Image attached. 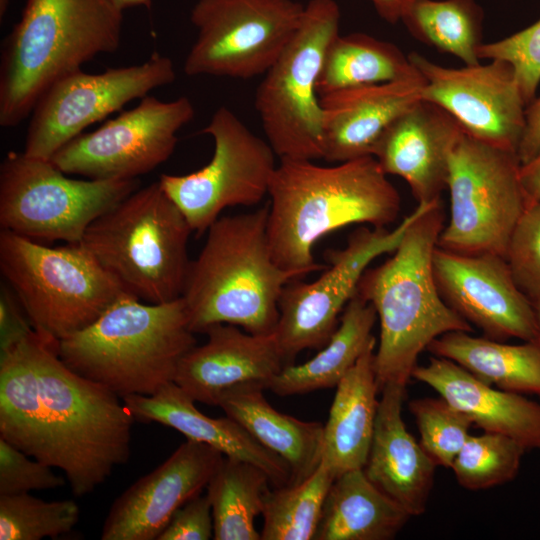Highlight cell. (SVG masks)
<instances>
[{
    "label": "cell",
    "mask_w": 540,
    "mask_h": 540,
    "mask_svg": "<svg viewBox=\"0 0 540 540\" xmlns=\"http://www.w3.org/2000/svg\"><path fill=\"white\" fill-rule=\"evenodd\" d=\"M119 398L71 370L58 340L34 328L1 350L0 437L60 469L75 496L130 457L135 419Z\"/></svg>",
    "instance_id": "obj_1"
},
{
    "label": "cell",
    "mask_w": 540,
    "mask_h": 540,
    "mask_svg": "<svg viewBox=\"0 0 540 540\" xmlns=\"http://www.w3.org/2000/svg\"><path fill=\"white\" fill-rule=\"evenodd\" d=\"M267 236L276 264L304 277L323 268L314 245L352 224L387 227L401 209L400 195L373 156L332 166L280 159L272 176Z\"/></svg>",
    "instance_id": "obj_2"
},
{
    "label": "cell",
    "mask_w": 540,
    "mask_h": 540,
    "mask_svg": "<svg viewBox=\"0 0 540 540\" xmlns=\"http://www.w3.org/2000/svg\"><path fill=\"white\" fill-rule=\"evenodd\" d=\"M444 220L441 200L418 204L396 250L359 282L357 295L372 304L380 323L374 353L379 392L388 384L407 386L419 355L439 336L473 331L446 304L435 281L433 253Z\"/></svg>",
    "instance_id": "obj_3"
},
{
    "label": "cell",
    "mask_w": 540,
    "mask_h": 540,
    "mask_svg": "<svg viewBox=\"0 0 540 540\" xmlns=\"http://www.w3.org/2000/svg\"><path fill=\"white\" fill-rule=\"evenodd\" d=\"M269 206L220 216L189 265L182 298L191 330L232 324L252 334H272L284 287L300 278L274 261L267 236Z\"/></svg>",
    "instance_id": "obj_4"
},
{
    "label": "cell",
    "mask_w": 540,
    "mask_h": 540,
    "mask_svg": "<svg viewBox=\"0 0 540 540\" xmlns=\"http://www.w3.org/2000/svg\"><path fill=\"white\" fill-rule=\"evenodd\" d=\"M122 24L111 0H26L1 51L0 126H17L57 80L116 52Z\"/></svg>",
    "instance_id": "obj_5"
},
{
    "label": "cell",
    "mask_w": 540,
    "mask_h": 540,
    "mask_svg": "<svg viewBox=\"0 0 540 540\" xmlns=\"http://www.w3.org/2000/svg\"><path fill=\"white\" fill-rule=\"evenodd\" d=\"M195 345L182 297L156 304L124 292L92 324L58 340V354L75 373L124 398L174 381Z\"/></svg>",
    "instance_id": "obj_6"
},
{
    "label": "cell",
    "mask_w": 540,
    "mask_h": 540,
    "mask_svg": "<svg viewBox=\"0 0 540 540\" xmlns=\"http://www.w3.org/2000/svg\"><path fill=\"white\" fill-rule=\"evenodd\" d=\"M192 232L157 181L93 221L80 243L126 293L157 304L182 296Z\"/></svg>",
    "instance_id": "obj_7"
},
{
    "label": "cell",
    "mask_w": 540,
    "mask_h": 540,
    "mask_svg": "<svg viewBox=\"0 0 540 540\" xmlns=\"http://www.w3.org/2000/svg\"><path fill=\"white\" fill-rule=\"evenodd\" d=\"M0 271L32 327L56 340L92 324L125 292L81 243L50 247L4 229Z\"/></svg>",
    "instance_id": "obj_8"
},
{
    "label": "cell",
    "mask_w": 540,
    "mask_h": 540,
    "mask_svg": "<svg viewBox=\"0 0 540 540\" xmlns=\"http://www.w3.org/2000/svg\"><path fill=\"white\" fill-rule=\"evenodd\" d=\"M340 17L335 0H310L296 33L256 90L255 109L280 159L324 157V113L317 83L326 49L339 34Z\"/></svg>",
    "instance_id": "obj_9"
},
{
    "label": "cell",
    "mask_w": 540,
    "mask_h": 540,
    "mask_svg": "<svg viewBox=\"0 0 540 540\" xmlns=\"http://www.w3.org/2000/svg\"><path fill=\"white\" fill-rule=\"evenodd\" d=\"M520 167L515 151L484 143L462 130L449 156L450 216L438 246L505 257L528 207Z\"/></svg>",
    "instance_id": "obj_10"
},
{
    "label": "cell",
    "mask_w": 540,
    "mask_h": 540,
    "mask_svg": "<svg viewBox=\"0 0 540 540\" xmlns=\"http://www.w3.org/2000/svg\"><path fill=\"white\" fill-rule=\"evenodd\" d=\"M51 160L10 151L0 166V225L45 241L80 243L98 217L139 188L138 179L79 180Z\"/></svg>",
    "instance_id": "obj_11"
},
{
    "label": "cell",
    "mask_w": 540,
    "mask_h": 540,
    "mask_svg": "<svg viewBox=\"0 0 540 540\" xmlns=\"http://www.w3.org/2000/svg\"><path fill=\"white\" fill-rule=\"evenodd\" d=\"M305 5L295 0H197V37L184 62L188 76L249 79L265 74L296 33Z\"/></svg>",
    "instance_id": "obj_12"
},
{
    "label": "cell",
    "mask_w": 540,
    "mask_h": 540,
    "mask_svg": "<svg viewBox=\"0 0 540 540\" xmlns=\"http://www.w3.org/2000/svg\"><path fill=\"white\" fill-rule=\"evenodd\" d=\"M202 133L214 141L209 163L189 174H162L159 179L198 235L207 232L224 209L259 204L268 195L278 165L268 141L224 106L213 113Z\"/></svg>",
    "instance_id": "obj_13"
},
{
    "label": "cell",
    "mask_w": 540,
    "mask_h": 540,
    "mask_svg": "<svg viewBox=\"0 0 540 540\" xmlns=\"http://www.w3.org/2000/svg\"><path fill=\"white\" fill-rule=\"evenodd\" d=\"M416 214L417 207L391 230L358 229L343 249L326 253L329 266L316 280H292L284 287L274 334L286 365L300 352L321 349L327 343L369 264L396 250Z\"/></svg>",
    "instance_id": "obj_14"
},
{
    "label": "cell",
    "mask_w": 540,
    "mask_h": 540,
    "mask_svg": "<svg viewBox=\"0 0 540 540\" xmlns=\"http://www.w3.org/2000/svg\"><path fill=\"white\" fill-rule=\"evenodd\" d=\"M175 78L173 61L159 52L136 65L72 72L53 83L34 106L23 152L50 160L90 125Z\"/></svg>",
    "instance_id": "obj_15"
},
{
    "label": "cell",
    "mask_w": 540,
    "mask_h": 540,
    "mask_svg": "<svg viewBox=\"0 0 540 540\" xmlns=\"http://www.w3.org/2000/svg\"><path fill=\"white\" fill-rule=\"evenodd\" d=\"M194 113L187 97L162 101L147 95L134 108L75 137L50 160L67 175L95 180L137 179L173 154L178 131Z\"/></svg>",
    "instance_id": "obj_16"
},
{
    "label": "cell",
    "mask_w": 540,
    "mask_h": 540,
    "mask_svg": "<svg viewBox=\"0 0 540 540\" xmlns=\"http://www.w3.org/2000/svg\"><path fill=\"white\" fill-rule=\"evenodd\" d=\"M408 56L425 80L422 100L445 110L470 136L517 151L526 103L510 63L492 59L487 64L452 68L417 52Z\"/></svg>",
    "instance_id": "obj_17"
},
{
    "label": "cell",
    "mask_w": 540,
    "mask_h": 540,
    "mask_svg": "<svg viewBox=\"0 0 540 540\" xmlns=\"http://www.w3.org/2000/svg\"><path fill=\"white\" fill-rule=\"evenodd\" d=\"M433 272L446 304L483 336L498 341L540 340L533 302L518 287L505 257L437 246Z\"/></svg>",
    "instance_id": "obj_18"
},
{
    "label": "cell",
    "mask_w": 540,
    "mask_h": 540,
    "mask_svg": "<svg viewBox=\"0 0 540 540\" xmlns=\"http://www.w3.org/2000/svg\"><path fill=\"white\" fill-rule=\"evenodd\" d=\"M224 457L207 444L187 439L114 500L100 538L157 540L174 512L207 487Z\"/></svg>",
    "instance_id": "obj_19"
},
{
    "label": "cell",
    "mask_w": 540,
    "mask_h": 540,
    "mask_svg": "<svg viewBox=\"0 0 540 540\" xmlns=\"http://www.w3.org/2000/svg\"><path fill=\"white\" fill-rule=\"evenodd\" d=\"M205 344L180 360L174 382L195 402L217 406L221 396L240 386L268 389L286 365L275 334H252L232 324L208 327Z\"/></svg>",
    "instance_id": "obj_20"
},
{
    "label": "cell",
    "mask_w": 540,
    "mask_h": 540,
    "mask_svg": "<svg viewBox=\"0 0 540 540\" xmlns=\"http://www.w3.org/2000/svg\"><path fill=\"white\" fill-rule=\"evenodd\" d=\"M462 130L445 110L420 100L388 127L373 157L387 175L406 181L418 204H431L446 189L450 152Z\"/></svg>",
    "instance_id": "obj_21"
},
{
    "label": "cell",
    "mask_w": 540,
    "mask_h": 540,
    "mask_svg": "<svg viewBox=\"0 0 540 540\" xmlns=\"http://www.w3.org/2000/svg\"><path fill=\"white\" fill-rule=\"evenodd\" d=\"M425 80L394 81L340 90L320 97L324 157L341 163L373 156L388 127L421 99Z\"/></svg>",
    "instance_id": "obj_22"
},
{
    "label": "cell",
    "mask_w": 540,
    "mask_h": 540,
    "mask_svg": "<svg viewBox=\"0 0 540 540\" xmlns=\"http://www.w3.org/2000/svg\"><path fill=\"white\" fill-rule=\"evenodd\" d=\"M370 451L363 471L411 517L425 512L436 464L407 430L402 418L406 386L380 391Z\"/></svg>",
    "instance_id": "obj_23"
},
{
    "label": "cell",
    "mask_w": 540,
    "mask_h": 540,
    "mask_svg": "<svg viewBox=\"0 0 540 540\" xmlns=\"http://www.w3.org/2000/svg\"><path fill=\"white\" fill-rule=\"evenodd\" d=\"M122 400L136 421L173 428L187 439L207 444L226 457L250 462L267 473L273 487L289 484V467L279 456L263 447L231 417L212 418L203 414L194 399L174 381L154 394L129 395Z\"/></svg>",
    "instance_id": "obj_24"
},
{
    "label": "cell",
    "mask_w": 540,
    "mask_h": 540,
    "mask_svg": "<svg viewBox=\"0 0 540 540\" xmlns=\"http://www.w3.org/2000/svg\"><path fill=\"white\" fill-rule=\"evenodd\" d=\"M412 378L428 385L485 432L499 433L526 450H540V403L490 386L455 362L432 356Z\"/></svg>",
    "instance_id": "obj_25"
},
{
    "label": "cell",
    "mask_w": 540,
    "mask_h": 540,
    "mask_svg": "<svg viewBox=\"0 0 540 540\" xmlns=\"http://www.w3.org/2000/svg\"><path fill=\"white\" fill-rule=\"evenodd\" d=\"M264 390L255 385L236 387L224 393L217 406L287 464L288 485L298 484L322 461L324 424L277 411L265 398Z\"/></svg>",
    "instance_id": "obj_26"
},
{
    "label": "cell",
    "mask_w": 540,
    "mask_h": 540,
    "mask_svg": "<svg viewBox=\"0 0 540 540\" xmlns=\"http://www.w3.org/2000/svg\"><path fill=\"white\" fill-rule=\"evenodd\" d=\"M376 342L371 344L336 386L324 424L322 461L335 478L363 469L373 438L379 400L374 371Z\"/></svg>",
    "instance_id": "obj_27"
},
{
    "label": "cell",
    "mask_w": 540,
    "mask_h": 540,
    "mask_svg": "<svg viewBox=\"0 0 540 540\" xmlns=\"http://www.w3.org/2000/svg\"><path fill=\"white\" fill-rule=\"evenodd\" d=\"M410 517L363 469H354L331 484L314 540H390Z\"/></svg>",
    "instance_id": "obj_28"
},
{
    "label": "cell",
    "mask_w": 540,
    "mask_h": 540,
    "mask_svg": "<svg viewBox=\"0 0 540 540\" xmlns=\"http://www.w3.org/2000/svg\"><path fill=\"white\" fill-rule=\"evenodd\" d=\"M376 320L372 304L356 293L319 352L304 363L285 365L268 389L279 396H292L336 388L366 349L376 342L372 334Z\"/></svg>",
    "instance_id": "obj_29"
},
{
    "label": "cell",
    "mask_w": 540,
    "mask_h": 540,
    "mask_svg": "<svg viewBox=\"0 0 540 540\" xmlns=\"http://www.w3.org/2000/svg\"><path fill=\"white\" fill-rule=\"evenodd\" d=\"M427 351L455 362L490 386L540 397V340L508 344L452 331L436 338Z\"/></svg>",
    "instance_id": "obj_30"
},
{
    "label": "cell",
    "mask_w": 540,
    "mask_h": 540,
    "mask_svg": "<svg viewBox=\"0 0 540 540\" xmlns=\"http://www.w3.org/2000/svg\"><path fill=\"white\" fill-rule=\"evenodd\" d=\"M423 79L395 44L365 33L338 34L326 49L317 92L322 97L349 88Z\"/></svg>",
    "instance_id": "obj_31"
},
{
    "label": "cell",
    "mask_w": 540,
    "mask_h": 540,
    "mask_svg": "<svg viewBox=\"0 0 540 540\" xmlns=\"http://www.w3.org/2000/svg\"><path fill=\"white\" fill-rule=\"evenodd\" d=\"M270 478L260 467L224 457L208 483L214 540H261L255 518L262 513Z\"/></svg>",
    "instance_id": "obj_32"
},
{
    "label": "cell",
    "mask_w": 540,
    "mask_h": 540,
    "mask_svg": "<svg viewBox=\"0 0 540 540\" xmlns=\"http://www.w3.org/2000/svg\"><path fill=\"white\" fill-rule=\"evenodd\" d=\"M483 17L476 0H416L401 21L415 39L474 65L481 61Z\"/></svg>",
    "instance_id": "obj_33"
},
{
    "label": "cell",
    "mask_w": 540,
    "mask_h": 540,
    "mask_svg": "<svg viewBox=\"0 0 540 540\" xmlns=\"http://www.w3.org/2000/svg\"><path fill=\"white\" fill-rule=\"evenodd\" d=\"M335 476L321 461L295 485L269 488L264 496L261 540H314L326 495Z\"/></svg>",
    "instance_id": "obj_34"
},
{
    "label": "cell",
    "mask_w": 540,
    "mask_h": 540,
    "mask_svg": "<svg viewBox=\"0 0 540 540\" xmlns=\"http://www.w3.org/2000/svg\"><path fill=\"white\" fill-rule=\"evenodd\" d=\"M526 449L516 440L492 432L470 435L451 469L467 490L489 489L512 481L519 473Z\"/></svg>",
    "instance_id": "obj_35"
},
{
    "label": "cell",
    "mask_w": 540,
    "mask_h": 540,
    "mask_svg": "<svg viewBox=\"0 0 540 540\" xmlns=\"http://www.w3.org/2000/svg\"><path fill=\"white\" fill-rule=\"evenodd\" d=\"M80 509L71 500L45 501L30 493L0 495V540H40L67 534Z\"/></svg>",
    "instance_id": "obj_36"
},
{
    "label": "cell",
    "mask_w": 540,
    "mask_h": 540,
    "mask_svg": "<svg viewBox=\"0 0 540 540\" xmlns=\"http://www.w3.org/2000/svg\"><path fill=\"white\" fill-rule=\"evenodd\" d=\"M409 409L415 418L422 448L437 466L451 468L471 435V419L441 396L414 399Z\"/></svg>",
    "instance_id": "obj_37"
},
{
    "label": "cell",
    "mask_w": 540,
    "mask_h": 540,
    "mask_svg": "<svg viewBox=\"0 0 540 540\" xmlns=\"http://www.w3.org/2000/svg\"><path fill=\"white\" fill-rule=\"evenodd\" d=\"M479 59H502L510 63L526 106L535 98L540 84V19L501 40L482 43Z\"/></svg>",
    "instance_id": "obj_38"
},
{
    "label": "cell",
    "mask_w": 540,
    "mask_h": 540,
    "mask_svg": "<svg viewBox=\"0 0 540 540\" xmlns=\"http://www.w3.org/2000/svg\"><path fill=\"white\" fill-rule=\"evenodd\" d=\"M505 258L521 291L532 301L540 297V200L521 216Z\"/></svg>",
    "instance_id": "obj_39"
},
{
    "label": "cell",
    "mask_w": 540,
    "mask_h": 540,
    "mask_svg": "<svg viewBox=\"0 0 540 540\" xmlns=\"http://www.w3.org/2000/svg\"><path fill=\"white\" fill-rule=\"evenodd\" d=\"M66 478L0 437V495L63 487Z\"/></svg>",
    "instance_id": "obj_40"
},
{
    "label": "cell",
    "mask_w": 540,
    "mask_h": 540,
    "mask_svg": "<svg viewBox=\"0 0 540 540\" xmlns=\"http://www.w3.org/2000/svg\"><path fill=\"white\" fill-rule=\"evenodd\" d=\"M214 524L208 495L199 494L177 509L157 540L213 539Z\"/></svg>",
    "instance_id": "obj_41"
},
{
    "label": "cell",
    "mask_w": 540,
    "mask_h": 540,
    "mask_svg": "<svg viewBox=\"0 0 540 540\" xmlns=\"http://www.w3.org/2000/svg\"><path fill=\"white\" fill-rule=\"evenodd\" d=\"M0 328L1 350L18 341L33 328L28 318L23 317L7 290L1 294Z\"/></svg>",
    "instance_id": "obj_42"
},
{
    "label": "cell",
    "mask_w": 540,
    "mask_h": 540,
    "mask_svg": "<svg viewBox=\"0 0 540 540\" xmlns=\"http://www.w3.org/2000/svg\"><path fill=\"white\" fill-rule=\"evenodd\" d=\"M540 150V95L525 109L523 133L517 148L521 165L532 159Z\"/></svg>",
    "instance_id": "obj_43"
},
{
    "label": "cell",
    "mask_w": 540,
    "mask_h": 540,
    "mask_svg": "<svg viewBox=\"0 0 540 540\" xmlns=\"http://www.w3.org/2000/svg\"><path fill=\"white\" fill-rule=\"evenodd\" d=\"M520 179L528 206L540 200V150L520 167Z\"/></svg>",
    "instance_id": "obj_44"
},
{
    "label": "cell",
    "mask_w": 540,
    "mask_h": 540,
    "mask_svg": "<svg viewBox=\"0 0 540 540\" xmlns=\"http://www.w3.org/2000/svg\"><path fill=\"white\" fill-rule=\"evenodd\" d=\"M377 14L386 22L401 21L404 13L416 0H370Z\"/></svg>",
    "instance_id": "obj_45"
},
{
    "label": "cell",
    "mask_w": 540,
    "mask_h": 540,
    "mask_svg": "<svg viewBox=\"0 0 540 540\" xmlns=\"http://www.w3.org/2000/svg\"><path fill=\"white\" fill-rule=\"evenodd\" d=\"M121 10L134 8V7H151V0H111Z\"/></svg>",
    "instance_id": "obj_46"
},
{
    "label": "cell",
    "mask_w": 540,
    "mask_h": 540,
    "mask_svg": "<svg viewBox=\"0 0 540 540\" xmlns=\"http://www.w3.org/2000/svg\"><path fill=\"white\" fill-rule=\"evenodd\" d=\"M11 0H0V18L2 19L5 16Z\"/></svg>",
    "instance_id": "obj_47"
},
{
    "label": "cell",
    "mask_w": 540,
    "mask_h": 540,
    "mask_svg": "<svg viewBox=\"0 0 540 540\" xmlns=\"http://www.w3.org/2000/svg\"><path fill=\"white\" fill-rule=\"evenodd\" d=\"M532 302H533V305H534V309H535V313H536V317H537V321H538V326H539V329H540V297L536 298Z\"/></svg>",
    "instance_id": "obj_48"
}]
</instances>
